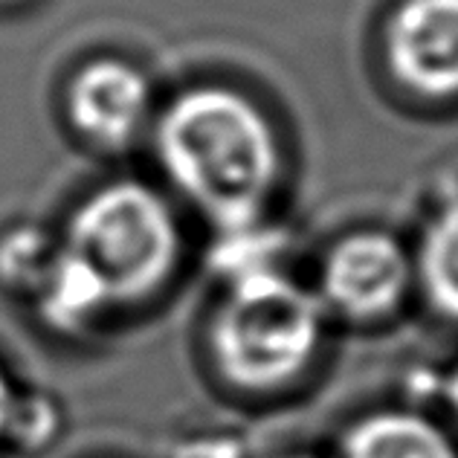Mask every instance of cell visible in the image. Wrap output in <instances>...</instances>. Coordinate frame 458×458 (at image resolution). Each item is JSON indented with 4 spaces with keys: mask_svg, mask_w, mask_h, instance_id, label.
Masks as SVG:
<instances>
[{
    "mask_svg": "<svg viewBox=\"0 0 458 458\" xmlns=\"http://www.w3.org/2000/svg\"><path fill=\"white\" fill-rule=\"evenodd\" d=\"M412 264L392 235L357 233L336 244L322 267V296L354 319H377L403 302Z\"/></svg>",
    "mask_w": 458,
    "mask_h": 458,
    "instance_id": "4",
    "label": "cell"
},
{
    "mask_svg": "<svg viewBox=\"0 0 458 458\" xmlns=\"http://www.w3.org/2000/svg\"><path fill=\"white\" fill-rule=\"evenodd\" d=\"M291 458H310V455H291Z\"/></svg>",
    "mask_w": 458,
    "mask_h": 458,
    "instance_id": "13",
    "label": "cell"
},
{
    "mask_svg": "<svg viewBox=\"0 0 458 458\" xmlns=\"http://www.w3.org/2000/svg\"><path fill=\"white\" fill-rule=\"evenodd\" d=\"M38 293L47 322L64 331H79L99 317L105 308H111V299H107L99 279L67 250L53 252Z\"/></svg>",
    "mask_w": 458,
    "mask_h": 458,
    "instance_id": "8",
    "label": "cell"
},
{
    "mask_svg": "<svg viewBox=\"0 0 458 458\" xmlns=\"http://www.w3.org/2000/svg\"><path fill=\"white\" fill-rule=\"evenodd\" d=\"M386 53L418 96H458V0H403L389 21Z\"/></svg>",
    "mask_w": 458,
    "mask_h": 458,
    "instance_id": "5",
    "label": "cell"
},
{
    "mask_svg": "<svg viewBox=\"0 0 458 458\" xmlns=\"http://www.w3.org/2000/svg\"><path fill=\"white\" fill-rule=\"evenodd\" d=\"M64 250L99 279L111 305H123L154 293L172 276L180 233L157 191L125 180L81 203L70 218Z\"/></svg>",
    "mask_w": 458,
    "mask_h": 458,
    "instance_id": "3",
    "label": "cell"
},
{
    "mask_svg": "<svg viewBox=\"0 0 458 458\" xmlns=\"http://www.w3.org/2000/svg\"><path fill=\"white\" fill-rule=\"evenodd\" d=\"M15 392H12V386L6 380V375L0 371V436L9 429L12 424V412H15Z\"/></svg>",
    "mask_w": 458,
    "mask_h": 458,
    "instance_id": "11",
    "label": "cell"
},
{
    "mask_svg": "<svg viewBox=\"0 0 458 458\" xmlns=\"http://www.w3.org/2000/svg\"><path fill=\"white\" fill-rule=\"evenodd\" d=\"M148 107L151 90L146 76L119 58H96L70 81V123L102 148L128 146L146 123Z\"/></svg>",
    "mask_w": 458,
    "mask_h": 458,
    "instance_id": "6",
    "label": "cell"
},
{
    "mask_svg": "<svg viewBox=\"0 0 458 458\" xmlns=\"http://www.w3.org/2000/svg\"><path fill=\"white\" fill-rule=\"evenodd\" d=\"M53 261V252L44 250V241L35 233H18L15 238H6L0 247V273L12 282H32L41 284L47 267Z\"/></svg>",
    "mask_w": 458,
    "mask_h": 458,
    "instance_id": "10",
    "label": "cell"
},
{
    "mask_svg": "<svg viewBox=\"0 0 458 458\" xmlns=\"http://www.w3.org/2000/svg\"><path fill=\"white\" fill-rule=\"evenodd\" d=\"M343 458H458L447 432L415 412H377L345 436Z\"/></svg>",
    "mask_w": 458,
    "mask_h": 458,
    "instance_id": "7",
    "label": "cell"
},
{
    "mask_svg": "<svg viewBox=\"0 0 458 458\" xmlns=\"http://www.w3.org/2000/svg\"><path fill=\"white\" fill-rule=\"evenodd\" d=\"M447 394H450V403H453L455 415H458V369L453 371V377H450V383H447Z\"/></svg>",
    "mask_w": 458,
    "mask_h": 458,
    "instance_id": "12",
    "label": "cell"
},
{
    "mask_svg": "<svg viewBox=\"0 0 458 458\" xmlns=\"http://www.w3.org/2000/svg\"><path fill=\"white\" fill-rule=\"evenodd\" d=\"M322 305L273 267L235 276L212 319L215 363L244 389L296 380L317 354Z\"/></svg>",
    "mask_w": 458,
    "mask_h": 458,
    "instance_id": "2",
    "label": "cell"
},
{
    "mask_svg": "<svg viewBox=\"0 0 458 458\" xmlns=\"http://www.w3.org/2000/svg\"><path fill=\"white\" fill-rule=\"evenodd\" d=\"M157 157L172 183L224 229L259 218L279 180V140L250 99L191 88L157 123Z\"/></svg>",
    "mask_w": 458,
    "mask_h": 458,
    "instance_id": "1",
    "label": "cell"
},
{
    "mask_svg": "<svg viewBox=\"0 0 458 458\" xmlns=\"http://www.w3.org/2000/svg\"><path fill=\"white\" fill-rule=\"evenodd\" d=\"M420 284L444 317L458 319V200L447 203L427 226L418 252Z\"/></svg>",
    "mask_w": 458,
    "mask_h": 458,
    "instance_id": "9",
    "label": "cell"
}]
</instances>
